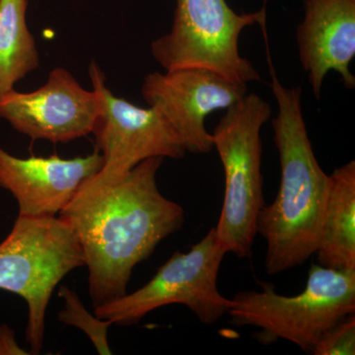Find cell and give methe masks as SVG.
<instances>
[{
  "label": "cell",
  "instance_id": "6da1fadb",
  "mask_svg": "<svg viewBox=\"0 0 355 355\" xmlns=\"http://www.w3.org/2000/svg\"><path fill=\"white\" fill-rule=\"evenodd\" d=\"M163 161L146 159L118 177L96 173L58 214L83 249L93 307L125 295L133 268L184 225L183 207L158 189Z\"/></svg>",
  "mask_w": 355,
  "mask_h": 355
},
{
  "label": "cell",
  "instance_id": "7a4b0ae2",
  "mask_svg": "<svg viewBox=\"0 0 355 355\" xmlns=\"http://www.w3.org/2000/svg\"><path fill=\"white\" fill-rule=\"evenodd\" d=\"M268 62L277 105L272 125L282 177L275 202L261 207L257 233L266 241V272L275 275L316 253L331 179L313 150L301 105L302 91L280 83L268 51Z\"/></svg>",
  "mask_w": 355,
  "mask_h": 355
},
{
  "label": "cell",
  "instance_id": "3957f363",
  "mask_svg": "<svg viewBox=\"0 0 355 355\" xmlns=\"http://www.w3.org/2000/svg\"><path fill=\"white\" fill-rule=\"evenodd\" d=\"M270 116V103L247 93L226 110L211 133L225 179L220 217L214 228L226 254L238 258L251 256L257 220L265 205L261 130Z\"/></svg>",
  "mask_w": 355,
  "mask_h": 355
},
{
  "label": "cell",
  "instance_id": "277c9868",
  "mask_svg": "<svg viewBox=\"0 0 355 355\" xmlns=\"http://www.w3.org/2000/svg\"><path fill=\"white\" fill-rule=\"evenodd\" d=\"M230 300L227 314L232 323L260 329L259 342L286 340L312 354L324 331L355 313V270L314 263L304 291L297 295H280L266 286L263 291L238 292Z\"/></svg>",
  "mask_w": 355,
  "mask_h": 355
},
{
  "label": "cell",
  "instance_id": "5b68a950",
  "mask_svg": "<svg viewBox=\"0 0 355 355\" xmlns=\"http://www.w3.org/2000/svg\"><path fill=\"white\" fill-rule=\"evenodd\" d=\"M83 266L80 244L60 216H18L12 230L0 243V289L27 303L26 340L30 354L43 349L46 310L55 287Z\"/></svg>",
  "mask_w": 355,
  "mask_h": 355
},
{
  "label": "cell",
  "instance_id": "8992f818",
  "mask_svg": "<svg viewBox=\"0 0 355 355\" xmlns=\"http://www.w3.org/2000/svg\"><path fill=\"white\" fill-rule=\"evenodd\" d=\"M266 22V6L240 14L227 0H176L171 31L153 42L151 53L164 70L200 67L248 85L261 76L240 53V37Z\"/></svg>",
  "mask_w": 355,
  "mask_h": 355
},
{
  "label": "cell",
  "instance_id": "52a82bcc",
  "mask_svg": "<svg viewBox=\"0 0 355 355\" xmlns=\"http://www.w3.org/2000/svg\"><path fill=\"white\" fill-rule=\"evenodd\" d=\"M226 252L216 230L187 253L176 252L146 286L111 302L94 307V314L120 326H132L158 308L186 306L205 324L218 322L230 309L231 300L218 291L219 270Z\"/></svg>",
  "mask_w": 355,
  "mask_h": 355
},
{
  "label": "cell",
  "instance_id": "ba28073f",
  "mask_svg": "<svg viewBox=\"0 0 355 355\" xmlns=\"http://www.w3.org/2000/svg\"><path fill=\"white\" fill-rule=\"evenodd\" d=\"M89 76L99 99L92 133L95 150L104 159L99 171L102 175L121 176L149 158L184 157L186 149L161 112L116 97L107 87L104 72L94 62L89 67Z\"/></svg>",
  "mask_w": 355,
  "mask_h": 355
},
{
  "label": "cell",
  "instance_id": "9c48e42d",
  "mask_svg": "<svg viewBox=\"0 0 355 355\" xmlns=\"http://www.w3.org/2000/svg\"><path fill=\"white\" fill-rule=\"evenodd\" d=\"M142 96L169 121L187 153L207 154L214 149L205 119L227 110L248 93V85L233 83L200 67L151 72L144 78Z\"/></svg>",
  "mask_w": 355,
  "mask_h": 355
},
{
  "label": "cell",
  "instance_id": "30bf717a",
  "mask_svg": "<svg viewBox=\"0 0 355 355\" xmlns=\"http://www.w3.org/2000/svg\"><path fill=\"white\" fill-rule=\"evenodd\" d=\"M99 112L94 90H86L64 67L32 92L15 89L0 97V119L32 140L69 142L92 133Z\"/></svg>",
  "mask_w": 355,
  "mask_h": 355
},
{
  "label": "cell",
  "instance_id": "8fae6325",
  "mask_svg": "<svg viewBox=\"0 0 355 355\" xmlns=\"http://www.w3.org/2000/svg\"><path fill=\"white\" fill-rule=\"evenodd\" d=\"M104 159L95 150L85 157H16L0 146V187L18 203V216H58L80 184L102 169Z\"/></svg>",
  "mask_w": 355,
  "mask_h": 355
},
{
  "label": "cell",
  "instance_id": "7c38bea8",
  "mask_svg": "<svg viewBox=\"0 0 355 355\" xmlns=\"http://www.w3.org/2000/svg\"><path fill=\"white\" fill-rule=\"evenodd\" d=\"M304 14L296 29L299 60L316 99L324 77L336 71L343 85L355 88L350 64L355 57V0H303Z\"/></svg>",
  "mask_w": 355,
  "mask_h": 355
},
{
  "label": "cell",
  "instance_id": "4fadbf2b",
  "mask_svg": "<svg viewBox=\"0 0 355 355\" xmlns=\"http://www.w3.org/2000/svg\"><path fill=\"white\" fill-rule=\"evenodd\" d=\"M316 253L319 265L355 270V161L330 175Z\"/></svg>",
  "mask_w": 355,
  "mask_h": 355
},
{
  "label": "cell",
  "instance_id": "5bb4252c",
  "mask_svg": "<svg viewBox=\"0 0 355 355\" xmlns=\"http://www.w3.org/2000/svg\"><path fill=\"white\" fill-rule=\"evenodd\" d=\"M27 8L28 0H0V97L40 64Z\"/></svg>",
  "mask_w": 355,
  "mask_h": 355
},
{
  "label": "cell",
  "instance_id": "9a60e30c",
  "mask_svg": "<svg viewBox=\"0 0 355 355\" xmlns=\"http://www.w3.org/2000/svg\"><path fill=\"white\" fill-rule=\"evenodd\" d=\"M58 295L64 303V309L58 314V320L62 323L83 331L90 338L98 354H112L108 342V331L113 323L89 313L76 292L69 286H60Z\"/></svg>",
  "mask_w": 355,
  "mask_h": 355
},
{
  "label": "cell",
  "instance_id": "2e32d148",
  "mask_svg": "<svg viewBox=\"0 0 355 355\" xmlns=\"http://www.w3.org/2000/svg\"><path fill=\"white\" fill-rule=\"evenodd\" d=\"M315 355L355 354V313L342 318L324 331L312 352Z\"/></svg>",
  "mask_w": 355,
  "mask_h": 355
},
{
  "label": "cell",
  "instance_id": "e0dca14e",
  "mask_svg": "<svg viewBox=\"0 0 355 355\" xmlns=\"http://www.w3.org/2000/svg\"><path fill=\"white\" fill-rule=\"evenodd\" d=\"M0 355H1V326H0Z\"/></svg>",
  "mask_w": 355,
  "mask_h": 355
}]
</instances>
